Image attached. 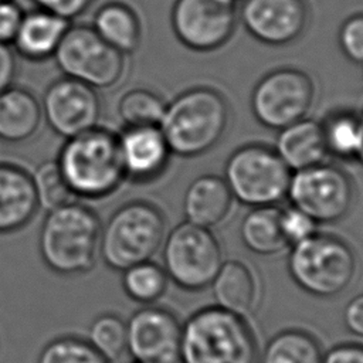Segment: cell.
I'll list each match as a JSON object with an SVG mask.
<instances>
[{"label":"cell","instance_id":"obj_1","mask_svg":"<svg viewBox=\"0 0 363 363\" xmlns=\"http://www.w3.org/2000/svg\"><path fill=\"white\" fill-rule=\"evenodd\" d=\"M230 119L227 98L216 88L199 85L166 102L159 128L173 155L197 157L220 143Z\"/></svg>","mask_w":363,"mask_h":363},{"label":"cell","instance_id":"obj_2","mask_svg":"<svg viewBox=\"0 0 363 363\" xmlns=\"http://www.w3.org/2000/svg\"><path fill=\"white\" fill-rule=\"evenodd\" d=\"M55 162L77 200H102L125 182L118 133L101 125L64 139Z\"/></svg>","mask_w":363,"mask_h":363},{"label":"cell","instance_id":"obj_3","mask_svg":"<svg viewBox=\"0 0 363 363\" xmlns=\"http://www.w3.org/2000/svg\"><path fill=\"white\" fill-rule=\"evenodd\" d=\"M101 228L96 211L81 200L45 211L38 233L41 259L60 275L91 271L99 257Z\"/></svg>","mask_w":363,"mask_h":363},{"label":"cell","instance_id":"obj_4","mask_svg":"<svg viewBox=\"0 0 363 363\" xmlns=\"http://www.w3.org/2000/svg\"><path fill=\"white\" fill-rule=\"evenodd\" d=\"M258 356L255 332L244 316L208 305L182 322L179 363H258Z\"/></svg>","mask_w":363,"mask_h":363},{"label":"cell","instance_id":"obj_5","mask_svg":"<svg viewBox=\"0 0 363 363\" xmlns=\"http://www.w3.org/2000/svg\"><path fill=\"white\" fill-rule=\"evenodd\" d=\"M166 217L147 200H130L119 206L102 224L99 257L115 271L149 261L162 248Z\"/></svg>","mask_w":363,"mask_h":363},{"label":"cell","instance_id":"obj_6","mask_svg":"<svg viewBox=\"0 0 363 363\" xmlns=\"http://www.w3.org/2000/svg\"><path fill=\"white\" fill-rule=\"evenodd\" d=\"M288 272L298 288L311 296L330 299L353 284L357 258L340 237L318 231L308 240L289 247Z\"/></svg>","mask_w":363,"mask_h":363},{"label":"cell","instance_id":"obj_7","mask_svg":"<svg viewBox=\"0 0 363 363\" xmlns=\"http://www.w3.org/2000/svg\"><path fill=\"white\" fill-rule=\"evenodd\" d=\"M292 172L274 147L247 143L237 147L224 164L225 180L234 200L248 207L277 206L286 199Z\"/></svg>","mask_w":363,"mask_h":363},{"label":"cell","instance_id":"obj_8","mask_svg":"<svg viewBox=\"0 0 363 363\" xmlns=\"http://www.w3.org/2000/svg\"><path fill=\"white\" fill-rule=\"evenodd\" d=\"M162 258L169 281L189 292L207 289L224 261L214 233L189 221L166 233Z\"/></svg>","mask_w":363,"mask_h":363},{"label":"cell","instance_id":"obj_9","mask_svg":"<svg viewBox=\"0 0 363 363\" xmlns=\"http://www.w3.org/2000/svg\"><path fill=\"white\" fill-rule=\"evenodd\" d=\"M126 57L105 43L88 24H69L52 60L64 77L94 89L118 85L126 72Z\"/></svg>","mask_w":363,"mask_h":363},{"label":"cell","instance_id":"obj_10","mask_svg":"<svg viewBox=\"0 0 363 363\" xmlns=\"http://www.w3.org/2000/svg\"><path fill=\"white\" fill-rule=\"evenodd\" d=\"M286 199L318 224H335L352 211L356 184L343 167L325 160L292 172Z\"/></svg>","mask_w":363,"mask_h":363},{"label":"cell","instance_id":"obj_11","mask_svg":"<svg viewBox=\"0 0 363 363\" xmlns=\"http://www.w3.org/2000/svg\"><path fill=\"white\" fill-rule=\"evenodd\" d=\"M315 101V82L299 68L281 67L267 72L252 88L250 106L264 128L279 130L306 118Z\"/></svg>","mask_w":363,"mask_h":363},{"label":"cell","instance_id":"obj_12","mask_svg":"<svg viewBox=\"0 0 363 363\" xmlns=\"http://www.w3.org/2000/svg\"><path fill=\"white\" fill-rule=\"evenodd\" d=\"M237 21V0H176L170 13L177 40L197 52H210L225 45Z\"/></svg>","mask_w":363,"mask_h":363},{"label":"cell","instance_id":"obj_13","mask_svg":"<svg viewBox=\"0 0 363 363\" xmlns=\"http://www.w3.org/2000/svg\"><path fill=\"white\" fill-rule=\"evenodd\" d=\"M40 105L43 121L64 139L98 126L102 113L96 89L64 75L45 88Z\"/></svg>","mask_w":363,"mask_h":363},{"label":"cell","instance_id":"obj_14","mask_svg":"<svg viewBox=\"0 0 363 363\" xmlns=\"http://www.w3.org/2000/svg\"><path fill=\"white\" fill-rule=\"evenodd\" d=\"M182 322L167 308L145 305L126 322V350L135 362L179 363Z\"/></svg>","mask_w":363,"mask_h":363},{"label":"cell","instance_id":"obj_15","mask_svg":"<svg viewBox=\"0 0 363 363\" xmlns=\"http://www.w3.org/2000/svg\"><path fill=\"white\" fill-rule=\"evenodd\" d=\"M305 0H244L238 18L257 41L282 47L298 41L309 24Z\"/></svg>","mask_w":363,"mask_h":363},{"label":"cell","instance_id":"obj_16","mask_svg":"<svg viewBox=\"0 0 363 363\" xmlns=\"http://www.w3.org/2000/svg\"><path fill=\"white\" fill-rule=\"evenodd\" d=\"M118 145L125 180L139 184L162 177L173 155L159 125L123 126Z\"/></svg>","mask_w":363,"mask_h":363},{"label":"cell","instance_id":"obj_17","mask_svg":"<svg viewBox=\"0 0 363 363\" xmlns=\"http://www.w3.org/2000/svg\"><path fill=\"white\" fill-rule=\"evenodd\" d=\"M40 210L31 172L10 162H0V235L17 233Z\"/></svg>","mask_w":363,"mask_h":363},{"label":"cell","instance_id":"obj_18","mask_svg":"<svg viewBox=\"0 0 363 363\" xmlns=\"http://www.w3.org/2000/svg\"><path fill=\"white\" fill-rule=\"evenodd\" d=\"M208 288L216 306L247 319L259 305V279L244 261L224 259Z\"/></svg>","mask_w":363,"mask_h":363},{"label":"cell","instance_id":"obj_19","mask_svg":"<svg viewBox=\"0 0 363 363\" xmlns=\"http://www.w3.org/2000/svg\"><path fill=\"white\" fill-rule=\"evenodd\" d=\"M233 203L234 197L223 176L201 174L189 183L182 206L186 221L211 230L228 217Z\"/></svg>","mask_w":363,"mask_h":363},{"label":"cell","instance_id":"obj_20","mask_svg":"<svg viewBox=\"0 0 363 363\" xmlns=\"http://www.w3.org/2000/svg\"><path fill=\"white\" fill-rule=\"evenodd\" d=\"M69 24L68 20L37 7L24 11L11 47L16 55L27 61L52 58Z\"/></svg>","mask_w":363,"mask_h":363},{"label":"cell","instance_id":"obj_21","mask_svg":"<svg viewBox=\"0 0 363 363\" xmlns=\"http://www.w3.org/2000/svg\"><path fill=\"white\" fill-rule=\"evenodd\" d=\"M272 147L291 172L322 163L328 157L320 122L311 118L279 129Z\"/></svg>","mask_w":363,"mask_h":363},{"label":"cell","instance_id":"obj_22","mask_svg":"<svg viewBox=\"0 0 363 363\" xmlns=\"http://www.w3.org/2000/svg\"><path fill=\"white\" fill-rule=\"evenodd\" d=\"M43 123L40 99L27 88L11 85L0 94V140L23 143Z\"/></svg>","mask_w":363,"mask_h":363},{"label":"cell","instance_id":"obj_23","mask_svg":"<svg viewBox=\"0 0 363 363\" xmlns=\"http://www.w3.org/2000/svg\"><path fill=\"white\" fill-rule=\"evenodd\" d=\"M95 33L125 55L135 52L142 41V24L136 11L122 1L102 4L92 20Z\"/></svg>","mask_w":363,"mask_h":363},{"label":"cell","instance_id":"obj_24","mask_svg":"<svg viewBox=\"0 0 363 363\" xmlns=\"http://www.w3.org/2000/svg\"><path fill=\"white\" fill-rule=\"evenodd\" d=\"M277 206L250 207L240 223L242 245L259 257H272L288 250L279 221Z\"/></svg>","mask_w":363,"mask_h":363},{"label":"cell","instance_id":"obj_25","mask_svg":"<svg viewBox=\"0 0 363 363\" xmlns=\"http://www.w3.org/2000/svg\"><path fill=\"white\" fill-rule=\"evenodd\" d=\"M319 339L303 328H285L268 339L259 350L258 363H322Z\"/></svg>","mask_w":363,"mask_h":363},{"label":"cell","instance_id":"obj_26","mask_svg":"<svg viewBox=\"0 0 363 363\" xmlns=\"http://www.w3.org/2000/svg\"><path fill=\"white\" fill-rule=\"evenodd\" d=\"M319 122L328 156L356 162L362 138L359 112L335 109Z\"/></svg>","mask_w":363,"mask_h":363},{"label":"cell","instance_id":"obj_27","mask_svg":"<svg viewBox=\"0 0 363 363\" xmlns=\"http://www.w3.org/2000/svg\"><path fill=\"white\" fill-rule=\"evenodd\" d=\"M169 278L162 265L143 261L122 271V288L135 302L155 305L167 291Z\"/></svg>","mask_w":363,"mask_h":363},{"label":"cell","instance_id":"obj_28","mask_svg":"<svg viewBox=\"0 0 363 363\" xmlns=\"http://www.w3.org/2000/svg\"><path fill=\"white\" fill-rule=\"evenodd\" d=\"M166 102L163 98L147 88H132L118 101L116 111L123 126L159 125Z\"/></svg>","mask_w":363,"mask_h":363},{"label":"cell","instance_id":"obj_29","mask_svg":"<svg viewBox=\"0 0 363 363\" xmlns=\"http://www.w3.org/2000/svg\"><path fill=\"white\" fill-rule=\"evenodd\" d=\"M35 196L40 208L50 211L68 201L77 200L69 191L55 159L40 163L31 172Z\"/></svg>","mask_w":363,"mask_h":363},{"label":"cell","instance_id":"obj_30","mask_svg":"<svg viewBox=\"0 0 363 363\" xmlns=\"http://www.w3.org/2000/svg\"><path fill=\"white\" fill-rule=\"evenodd\" d=\"M88 339L109 362L116 360L126 350V322L113 313H104L89 326Z\"/></svg>","mask_w":363,"mask_h":363},{"label":"cell","instance_id":"obj_31","mask_svg":"<svg viewBox=\"0 0 363 363\" xmlns=\"http://www.w3.org/2000/svg\"><path fill=\"white\" fill-rule=\"evenodd\" d=\"M38 363H111L89 342L77 337H61L47 345Z\"/></svg>","mask_w":363,"mask_h":363},{"label":"cell","instance_id":"obj_32","mask_svg":"<svg viewBox=\"0 0 363 363\" xmlns=\"http://www.w3.org/2000/svg\"><path fill=\"white\" fill-rule=\"evenodd\" d=\"M279 221L288 247L299 244L319 231V224L311 216L291 204L279 210Z\"/></svg>","mask_w":363,"mask_h":363},{"label":"cell","instance_id":"obj_33","mask_svg":"<svg viewBox=\"0 0 363 363\" xmlns=\"http://www.w3.org/2000/svg\"><path fill=\"white\" fill-rule=\"evenodd\" d=\"M337 45L350 62L363 65V11L350 14L340 24Z\"/></svg>","mask_w":363,"mask_h":363},{"label":"cell","instance_id":"obj_34","mask_svg":"<svg viewBox=\"0 0 363 363\" xmlns=\"http://www.w3.org/2000/svg\"><path fill=\"white\" fill-rule=\"evenodd\" d=\"M37 9L57 14L69 23L82 16L95 0H31Z\"/></svg>","mask_w":363,"mask_h":363},{"label":"cell","instance_id":"obj_35","mask_svg":"<svg viewBox=\"0 0 363 363\" xmlns=\"http://www.w3.org/2000/svg\"><path fill=\"white\" fill-rule=\"evenodd\" d=\"M24 11L14 0L0 1V43L11 45Z\"/></svg>","mask_w":363,"mask_h":363},{"label":"cell","instance_id":"obj_36","mask_svg":"<svg viewBox=\"0 0 363 363\" xmlns=\"http://www.w3.org/2000/svg\"><path fill=\"white\" fill-rule=\"evenodd\" d=\"M322 363H363V345L343 342L323 352Z\"/></svg>","mask_w":363,"mask_h":363},{"label":"cell","instance_id":"obj_37","mask_svg":"<svg viewBox=\"0 0 363 363\" xmlns=\"http://www.w3.org/2000/svg\"><path fill=\"white\" fill-rule=\"evenodd\" d=\"M342 320L350 335L363 339V294L354 295L345 305Z\"/></svg>","mask_w":363,"mask_h":363},{"label":"cell","instance_id":"obj_38","mask_svg":"<svg viewBox=\"0 0 363 363\" xmlns=\"http://www.w3.org/2000/svg\"><path fill=\"white\" fill-rule=\"evenodd\" d=\"M17 75V55L11 45L0 43V94L14 85Z\"/></svg>","mask_w":363,"mask_h":363},{"label":"cell","instance_id":"obj_39","mask_svg":"<svg viewBox=\"0 0 363 363\" xmlns=\"http://www.w3.org/2000/svg\"><path fill=\"white\" fill-rule=\"evenodd\" d=\"M360 115V129H362V138H360V147H359V153L356 156V162L360 163L363 166V109L359 112Z\"/></svg>","mask_w":363,"mask_h":363},{"label":"cell","instance_id":"obj_40","mask_svg":"<svg viewBox=\"0 0 363 363\" xmlns=\"http://www.w3.org/2000/svg\"><path fill=\"white\" fill-rule=\"evenodd\" d=\"M133 363H143V362H133Z\"/></svg>","mask_w":363,"mask_h":363},{"label":"cell","instance_id":"obj_41","mask_svg":"<svg viewBox=\"0 0 363 363\" xmlns=\"http://www.w3.org/2000/svg\"><path fill=\"white\" fill-rule=\"evenodd\" d=\"M0 1H1V0H0Z\"/></svg>","mask_w":363,"mask_h":363}]
</instances>
